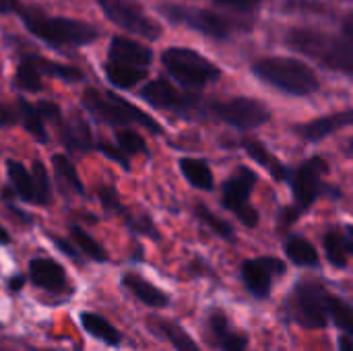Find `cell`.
Masks as SVG:
<instances>
[{
  "instance_id": "obj_1",
  "label": "cell",
  "mask_w": 353,
  "mask_h": 351,
  "mask_svg": "<svg viewBox=\"0 0 353 351\" xmlns=\"http://www.w3.org/2000/svg\"><path fill=\"white\" fill-rule=\"evenodd\" d=\"M288 46L314 58L331 70H341L353 77V43L316 29H292Z\"/></svg>"
},
{
  "instance_id": "obj_2",
  "label": "cell",
  "mask_w": 353,
  "mask_h": 351,
  "mask_svg": "<svg viewBox=\"0 0 353 351\" xmlns=\"http://www.w3.org/2000/svg\"><path fill=\"white\" fill-rule=\"evenodd\" d=\"M254 74L290 95H310L321 87L314 70L296 58H263L254 64Z\"/></svg>"
},
{
  "instance_id": "obj_3",
  "label": "cell",
  "mask_w": 353,
  "mask_h": 351,
  "mask_svg": "<svg viewBox=\"0 0 353 351\" xmlns=\"http://www.w3.org/2000/svg\"><path fill=\"white\" fill-rule=\"evenodd\" d=\"M21 19L25 27L43 39L50 46L62 48V46H85L91 43L97 37V31L81 21L64 19V17H46L43 12L35 8H27L21 12Z\"/></svg>"
},
{
  "instance_id": "obj_4",
  "label": "cell",
  "mask_w": 353,
  "mask_h": 351,
  "mask_svg": "<svg viewBox=\"0 0 353 351\" xmlns=\"http://www.w3.org/2000/svg\"><path fill=\"white\" fill-rule=\"evenodd\" d=\"M83 103L85 108L97 116V120H103L108 124H114V126H122V124H130V122H137L145 128H149L151 132L159 134L161 132V126L149 118L145 112H141L139 108H134L132 103H128L124 97L112 93V91H95V89H87L85 95H83Z\"/></svg>"
},
{
  "instance_id": "obj_5",
  "label": "cell",
  "mask_w": 353,
  "mask_h": 351,
  "mask_svg": "<svg viewBox=\"0 0 353 351\" xmlns=\"http://www.w3.org/2000/svg\"><path fill=\"white\" fill-rule=\"evenodd\" d=\"M163 66L184 87H203L221 77V70L190 48H170L161 56Z\"/></svg>"
},
{
  "instance_id": "obj_6",
  "label": "cell",
  "mask_w": 353,
  "mask_h": 351,
  "mask_svg": "<svg viewBox=\"0 0 353 351\" xmlns=\"http://www.w3.org/2000/svg\"><path fill=\"white\" fill-rule=\"evenodd\" d=\"M254 184H256V174L252 170H248V168L236 170L223 184V205H225V209L234 211L240 217V221L244 225H248V228H254L259 223V213L248 203Z\"/></svg>"
},
{
  "instance_id": "obj_7",
  "label": "cell",
  "mask_w": 353,
  "mask_h": 351,
  "mask_svg": "<svg viewBox=\"0 0 353 351\" xmlns=\"http://www.w3.org/2000/svg\"><path fill=\"white\" fill-rule=\"evenodd\" d=\"M97 4L101 6V10L105 12V17L112 23H116L118 27H122L128 33L149 37V39H157L161 33V27L153 19L143 14L128 0H97Z\"/></svg>"
},
{
  "instance_id": "obj_8",
  "label": "cell",
  "mask_w": 353,
  "mask_h": 351,
  "mask_svg": "<svg viewBox=\"0 0 353 351\" xmlns=\"http://www.w3.org/2000/svg\"><path fill=\"white\" fill-rule=\"evenodd\" d=\"M213 112L223 122H228L236 128H242V130L263 126L271 118V112L267 110V106H263L259 99H250V97H234L228 101H219L213 106Z\"/></svg>"
},
{
  "instance_id": "obj_9",
  "label": "cell",
  "mask_w": 353,
  "mask_h": 351,
  "mask_svg": "<svg viewBox=\"0 0 353 351\" xmlns=\"http://www.w3.org/2000/svg\"><path fill=\"white\" fill-rule=\"evenodd\" d=\"M329 172V163L323 157H312L300 166L296 174H292V190L298 205V213L312 207L323 190V178Z\"/></svg>"
},
{
  "instance_id": "obj_10",
  "label": "cell",
  "mask_w": 353,
  "mask_h": 351,
  "mask_svg": "<svg viewBox=\"0 0 353 351\" xmlns=\"http://www.w3.org/2000/svg\"><path fill=\"white\" fill-rule=\"evenodd\" d=\"M165 12L170 14L172 21L184 23L209 37L215 39H225L234 31V23L228 17H221L213 10L205 8H182V6H168Z\"/></svg>"
},
{
  "instance_id": "obj_11",
  "label": "cell",
  "mask_w": 353,
  "mask_h": 351,
  "mask_svg": "<svg viewBox=\"0 0 353 351\" xmlns=\"http://www.w3.org/2000/svg\"><path fill=\"white\" fill-rule=\"evenodd\" d=\"M298 314L306 327L321 329L329 321V292L316 281H304L296 294Z\"/></svg>"
},
{
  "instance_id": "obj_12",
  "label": "cell",
  "mask_w": 353,
  "mask_h": 351,
  "mask_svg": "<svg viewBox=\"0 0 353 351\" xmlns=\"http://www.w3.org/2000/svg\"><path fill=\"white\" fill-rule=\"evenodd\" d=\"M285 271V265L279 259L263 257L252 259L242 265V279L248 292L256 298H267L271 292V283L275 275H281Z\"/></svg>"
},
{
  "instance_id": "obj_13",
  "label": "cell",
  "mask_w": 353,
  "mask_h": 351,
  "mask_svg": "<svg viewBox=\"0 0 353 351\" xmlns=\"http://www.w3.org/2000/svg\"><path fill=\"white\" fill-rule=\"evenodd\" d=\"M141 95L155 108L161 110H172V112H190L192 108H196V97L186 95L182 91H178L174 85H170L165 79H155L149 85L143 87Z\"/></svg>"
},
{
  "instance_id": "obj_14",
  "label": "cell",
  "mask_w": 353,
  "mask_h": 351,
  "mask_svg": "<svg viewBox=\"0 0 353 351\" xmlns=\"http://www.w3.org/2000/svg\"><path fill=\"white\" fill-rule=\"evenodd\" d=\"M29 277L33 281V285L48 290V292H60L66 288V275L64 269L50 261V259H35L29 265Z\"/></svg>"
},
{
  "instance_id": "obj_15",
  "label": "cell",
  "mask_w": 353,
  "mask_h": 351,
  "mask_svg": "<svg viewBox=\"0 0 353 351\" xmlns=\"http://www.w3.org/2000/svg\"><path fill=\"white\" fill-rule=\"evenodd\" d=\"M110 60H118V62H126V64L145 68L151 64L153 52L139 41H132L126 37H114L110 43Z\"/></svg>"
},
{
  "instance_id": "obj_16",
  "label": "cell",
  "mask_w": 353,
  "mask_h": 351,
  "mask_svg": "<svg viewBox=\"0 0 353 351\" xmlns=\"http://www.w3.org/2000/svg\"><path fill=\"white\" fill-rule=\"evenodd\" d=\"M353 124V110L350 112H341V114H331V116H323V118H316L308 124H304L300 130H302V137L308 139V141H321L329 134H333L335 130L339 128H345Z\"/></svg>"
},
{
  "instance_id": "obj_17",
  "label": "cell",
  "mask_w": 353,
  "mask_h": 351,
  "mask_svg": "<svg viewBox=\"0 0 353 351\" xmlns=\"http://www.w3.org/2000/svg\"><path fill=\"white\" fill-rule=\"evenodd\" d=\"M209 325H211V331H213L221 351H246L248 348L246 337L230 331V325H228V319L223 312H213L209 319Z\"/></svg>"
},
{
  "instance_id": "obj_18",
  "label": "cell",
  "mask_w": 353,
  "mask_h": 351,
  "mask_svg": "<svg viewBox=\"0 0 353 351\" xmlns=\"http://www.w3.org/2000/svg\"><path fill=\"white\" fill-rule=\"evenodd\" d=\"M105 77L110 79L112 85L122 87V89H130V87H134L147 79V68L132 66L126 62H118V60H110L105 64Z\"/></svg>"
},
{
  "instance_id": "obj_19",
  "label": "cell",
  "mask_w": 353,
  "mask_h": 351,
  "mask_svg": "<svg viewBox=\"0 0 353 351\" xmlns=\"http://www.w3.org/2000/svg\"><path fill=\"white\" fill-rule=\"evenodd\" d=\"M124 285L143 302V304H147V306H151V308H163V306H168V302H170V298L159 290V288H155L153 283H149V281H145L143 277H139V275H126L124 277Z\"/></svg>"
},
{
  "instance_id": "obj_20",
  "label": "cell",
  "mask_w": 353,
  "mask_h": 351,
  "mask_svg": "<svg viewBox=\"0 0 353 351\" xmlns=\"http://www.w3.org/2000/svg\"><path fill=\"white\" fill-rule=\"evenodd\" d=\"M81 323H83V329L93 335L95 339L112 345V348H118L122 343V335L118 329H114L105 319H101L99 314H91V312H83L81 314Z\"/></svg>"
},
{
  "instance_id": "obj_21",
  "label": "cell",
  "mask_w": 353,
  "mask_h": 351,
  "mask_svg": "<svg viewBox=\"0 0 353 351\" xmlns=\"http://www.w3.org/2000/svg\"><path fill=\"white\" fill-rule=\"evenodd\" d=\"M62 141L70 151H87L91 147L89 126L79 116H72L70 120H66L62 128Z\"/></svg>"
},
{
  "instance_id": "obj_22",
  "label": "cell",
  "mask_w": 353,
  "mask_h": 351,
  "mask_svg": "<svg viewBox=\"0 0 353 351\" xmlns=\"http://www.w3.org/2000/svg\"><path fill=\"white\" fill-rule=\"evenodd\" d=\"M180 170L194 188H201V190H211L213 188V172H211L207 161L186 157V159L180 161Z\"/></svg>"
},
{
  "instance_id": "obj_23",
  "label": "cell",
  "mask_w": 353,
  "mask_h": 351,
  "mask_svg": "<svg viewBox=\"0 0 353 351\" xmlns=\"http://www.w3.org/2000/svg\"><path fill=\"white\" fill-rule=\"evenodd\" d=\"M6 168H8V178H10V184L14 188V192L27 201V203H35V190H33V178L31 174L27 172V168L14 159H8L6 161Z\"/></svg>"
},
{
  "instance_id": "obj_24",
  "label": "cell",
  "mask_w": 353,
  "mask_h": 351,
  "mask_svg": "<svg viewBox=\"0 0 353 351\" xmlns=\"http://www.w3.org/2000/svg\"><path fill=\"white\" fill-rule=\"evenodd\" d=\"M246 153H248L256 163H261L263 168H267L275 180H285V178H290V174H288L285 166H283L275 155H271L263 143H259V141H250V143H246Z\"/></svg>"
},
{
  "instance_id": "obj_25",
  "label": "cell",
  "mask_w": 353,
  "mask_h": 351,
  "mask_svg": "<svg viewBox=\"0 0 353 351\" xmlns=\"http://www.w3.org/2000/svg\"><path fill=\"white\" fill-rule=\"evenodd\" d=\"M285 254L292 263H296L300 267H316L319 265L316 248L300 236H294L285 242Z\"/></svg>"
},
{
  "instance_id": "obj_26",
  "label": "cell",
  "mask_w": 353,
  "mask_h": 351,
  "mask_svg": "<svg viewBox=\"0 0 353 351\" xmlns=\"http://www.w3.org/2000/svg\"><path fill=\"white\" fill-rule=\"evenodd\" d=\"M19 120L23 122V126L39 141V143H46L48 137H46V128L41 124V114L37 108H33L29 101L25 99H19Z\"/></svg>"
},
{
  "instance_id": "obj_27",
  "label": "cell",
  "mask_w": 353,
  "mask_h": 351,
  "mask_svg": "<svg viewBox=\"0 0 353 351\" xmlns=\"http://www.w3.org/2000/svg\"><path fill=\"white\" fill-rule=\"evenodd\" d=\"M329 319H333V323L345 333V335H353V306L347 302L335 298L329 294Z\"/></svg>"
},
{
  "instance_id": "obj_28",
  "label": "cell",
  "mask_w": 353,
  "mask_h": 351,
  "mask_svg": "<svg viewBox=\"0 0 353 351\" xmlns=\"http://www.w3.org/2000/svg\"><path fill=\"white\" fill-rule=\"evenodd\" d=\"M17 83L27 91H39L41 89V70L37 64V58H23L17 68Z\"/></svg>"
},
{
  "instance_id": "obj_29",
  "label": "cell",
  "mask_w": 353,
  "mask_h": 351,
  "mask_svg": "<svg viewBox=\"0 0 353 351\" xmlns=\"http://www.w3.org/2000/svg\"><path fill=\"white\" fill-rule=\"evenodd\" d=\"M325 252L327 259L335 265V267H345L347 265V254H350V244L335 232H329L325 236Z\"/></svg>"
},
{
  "instance_id": "obj_30",
  "label": "cell",
  "mask_w": 353,
  "mask_h": 351,
  "mask_svg": "<svg viewBox=\"0 0 353 351\" xmlns=\"http://www.w3.org/2000/svg\"><path fill=\"white\" fill-rule=\"evenodd\" d=\"M52 163H54V170H56L58 178H60L64 184H68L74 192H83L81 178H79V174H77L72 161H70L66 155H54V157H52Z\"/></svg>"
},
{
  "instance_id": "obj_31",
  "label": "cell",
  "mask_w": 353,
  "mask_h": 351,
  "mask_svg": "<svg viewBox=\"0 0 353 351\" xmlns=\"http://www.w3.org/2000/svg\"><path fill=\"white\" fill-rule=\"evenodd\" d=\"M161 333L165 335V339L174 345L176 351H201L199 345L192 341V337L178 325L174 323H163L161 325Z\"/></svg>"
},
{
  "instance_id": "obj_32",
  "label": "cell",
  "mask_w": 353,
  "mask_h": 351,
  "mask_svg": "<svg viewBox=\"0 0 353 351\" xmlns=\"http://www.w3.org/2000/svg\"><path fill=\"white\" fill-rule=\"evenodd\" d=\"M70 234H72V238H74V242L79 244V248L87 254V257H91L93 261H99V263H103V261H108V254H105V250L99 246V242H95L87 232H83L81 228H77V225H72L70 228Z\"/></svg>"
},
{
  "instance_id": "obj_33",
  "label": "cell",
  "mask_w": 353,
  "mask_h": 351,
  "mask_svg": "<svg viewBox=\"0 0 353 351\" xmlns=\"http://www.w3.org/2000/svg\"><path fill=\"white\" fill-rule=\"evenodd\" d=\"M37 64H39V70L50 74V77H56V79H62V81H81L83 79V72L74 66H66V64H58V62H52V60H43V58H37Z\"/></svg>"
},
{
  "instance_id": "obj_34",
  "label": "cell",
  "mask_w": 353,
  "mask_h": 351,
  "mask_svg": "<svg viewBox=\"0 0 353 351\" xmlns=\"http://www.w3.org/2000/svg\"><path fill=\"white\" fill-rule=\"evenodd\" d=\"M33 190H35V203L39 205H46L50 201V178H48V172L43 168L41 161H35L33 163Z\"/></svg>"
},
{
  "instance_id": "obj_35",
  "label": "cell",
  "mask_w": 353,
  "mask_h": 351,
  "mask_svg": "<svg viewBox=\"0 0 353 351\" xmlns=\"http://www.w3.org/2000/svg\"><path fill=\"white\" fill-rule=\"evenodd\" d=\"M196 215H199L201 221L207 223L217 236H221V238H225V240H234V228H232L228 221H223V219H219L217 215H213L207 207L199 205V207H196Z\"/></svg>"
},
{
  "instance_id": "obj_36",
  "label": "cell",
  "mask_w": 353,
  "mask_h": 351,
  "mask_svg": "<svg viewBox=\"0 0 353 351\" xmlns=\"http://www.w3.org/2000/svg\"><path fill=\"white\" fill-rule=\"evenodd\" d=\"M118 145L128 155H141V153L147 151V145H145L143 137L137 134L134 130H120L118 132Z\"/></svg>"
},
{
  "instance_id": "obj_37",
  "label": "cell",
  "mask_w": 353,
  "mask_h": 351,
  "mask_svg": "<svg viewBox=\"0 0 353 351\" xmlns=\"http://www.w3.org/2000/svg\"><path fill=\"white\" fill-rule=\"evenodd\" d=\"M217 4H223V6H230V8H236V10H254L259 0H215Z\"/></svg>"
},
{
  "instance_id": "obj_38",
  "label": "cell",
  "mask_w": 353,
  "mask_h": 351,
  "mask_svg": "<svg viewBox=\"0 0 353 351\" xmlns=\"http://www.w3.org/2000/svg\"><path fill=\"white\" fill-rule=\"evenodd\" d=\"M99 149L103 151V155H108L110 159L118 161V163H120V166H122L124 170H128V159H126V157H124V155H122V153H120V151H118L116 147H114V145L101 143V145H99Z\"/></svg>"
},
{
  "instance_id": "obj_39",
  "label": "cell",
  "mask_w": 353,
  "mask_h": 351,
  "mask_svg": "<svg viewBox=\"0 0 353 351\" xmlns=\"http://www.w3.org/2000/svg\"><path fill=\"white\" fill-rule=\"evenodd\" d=\"M99 197H101V201H103V205H105L108 209H118L116 190H112V188H101V190H99Z\"/></svg>"
},
{
  "instance_id": "obj_40",
  "label": "cell",
  "mask_w": 353,
  "mask_h": 351,
  "mask_svg": "<svg viewBox=\"0 0 353 351\" xmlns=\"http://www.w3.org/2000/svg\"><path fill=\"white\" fill-rule=\"evenodd\" d=\"M19 120V114L17 112H10L6 106L0 103V126H10Z\"/></svg>"
},
{
  "instance_id": "obj_41",
  "label": "cell",
  "mask_w": 353,
  "mask_h": 351,
  "mask_svg": "<svg viewBox=\"0 0 353 351\" xmlns=\"http://www.w3.org/2000/svg\"><path fill=\"white\" fill-rule=\"evenodd\" d=\"M39 114H41V118H52V120H56L58 118V108L54 106V103H48V101H43V103H39Z\"/></svg>"
},
{
  "instance_id": "obj_42",
  "label": "cell",
  "mask_w": 353,
  "mask_h": 351,
  "mask_svg": "<svg viewBox=\"0 0 353 351\" xmlns=\"http://www.w3.org/2000/svg\"><path fill=\"white\" fill-rule=\"evenodd\" d=\"M54 244H56V246H58V248H60L64 254H68L70 259H77V252H74V250L70 248V244H66L64 240H60V238H54Z\"/></svg>"
},
{
  "instance_id": "obj_43",
  "label": "cell",
  "mask_w": 353,
  "mask_h": 351,
  "mask_svg": "<svg viewBox=\"0 0 353 351\" xmlns=\"http://www.w3.org/2000/svg\"><path fill=\"white\" fill-rule=\"evenodd\" d=\"M19 8V0H0V12H14Z\"/></svg>"
},
{
  "instance_id": "obj_44",
  "label": "cell",
  "mask_w": 353,
  "mask_h": 351,
  "mask_svg": "<svg viewBox=\"0 0 353 351\" xmlns=\"http://www.w3.org/2000/svg\"><path fill=\"white\" fill-rule=\"evenodd\" d=\"M343 31H345V35H347V39L353 43V12L345 19V23H343Z\"/></svg>"
},
{
  "instance_id": "obj_45",
  "label": "cell",
  "mask_w": 353,
  "mask_h": 351,
  "mask_svg": "<svg viewBox=\"0 0 353 351\" xmlns=\"http://www.w3.org/2000/svg\"><path fill=\"white\" fill-rule=\"evenodd\" d=\"M339 351H353V339L350 335H343L339 339Z\"/></svg>"
},
{
  "instance_id": "obj_46",
  "label": "cell",
  "mask_w": 353,
  "mask_h": 351,
  "mask_svg": "<svg viewBox=\"0 0 353 351\" xmlns=\"http://www.w3.org/2000/svg\"><path fill=\"white\" fill-rule=\"evenodd\" d=\"M21 288H23V277L19 275V277H14V279L10 281V290L17 292V290H21Z\"/></svg>"
},
{
  "instance_id": "obj_47",
  "label": "cell",
  "mask_w": 353,
  "mask_h": 351,
  "mask_svg": "<svg viewBox=\"0 0 353 351\" xmlns=\"http://www.w3.org/2000/svg\"><path fill=\"white\" fill-rule=\"evenodd\" d=\"M350 234H352V238H353V225H352V228H350Z\"/></svg>"
},
{
  "instance_id": "obj_48",
  "label": "cell",
  "mask_w": 353,
  "mask_h": 351,
  "mask_svg": "<svg viewBox=\"0 0 353 351\" xmlns=\"http://www.w3.org/2000/svg\"><path fill=\"white\" fill-rule=\"evenodd\" d=\"M350 252H352V254H353V246H350Z\"/></svg>"
},
{
  "instance_id": "obj_49",
  "label": "cell",
  "mask_w": 353,
  "mask_h": 351,
  "mask_svg": "<svg viewBox=\"0 0 353 351\" xmlns=\"http://www.w3.org/2000/svg\"><path fill=\"white\" fill-rule=\"evenodd\" d=\"M352 153H353V141H352Z\"/></svg>"
}]
</instances>
